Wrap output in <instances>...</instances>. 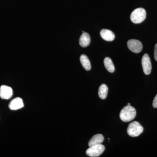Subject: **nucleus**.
<instances>
[{"mask_svg":"<svg viewBox=\"0 0 157 157\" xmlns=\"http://www.w3.org/2000/svg\"><path fill=\"white\" fill-rule=\"evenodd\" d=\"M136 116V110L131 105H127L123 108L120 113V117L124 122H129L133 120Z\"/></svg>","mask_w":157,"mask_h":157,"instance_id":"f257e3e1","label":"nucleus"},{"mask_svg":"<svg viewBox=\"0 0 157 157\" xmlns=\"http://www.w3.org/2000/svg\"><path fill=\"white\" fill-rule=\"evenodd\" d=\"M146 17V12L143 8H138L135 9L131 14V18L132 22L135 24H139L143 22Z\"/></svg>","mask_w":157,"mask_h":157,"instance_id":"f03ea898","label":"nucleus"},{"mask_svg":"<svg viewBox=\"0 0 157 157\" xmlns=\"http://www.w3.org/2000/svg\"><path fill=\"white\" fill-rule=\"evenodd\" d=\"M143 127L137 121H134L129 124L127 132L129 136L136 137L139 136L143 132Z\"/></svg>","mask_w":157,"mask_h":157,"instance_id":"7ed1b4c3","label":"nucleus"},{"mask_svg":"<svg viewBox=\"0 0 157 157\" xmlns=\"http://www.w3.org/2000/svg\"><path fill=\"white\" fill-rule=\"evenodd\" d=\"M105 147L102 144H98L90 147L86 151V155L89 157H97L101 155L105 150Z\"/></svg>","mask_w":157,"mask_h":157,"instance_id":"20e7f679","label":"nucleus"},{"mask_svg":"<svg viewBox=\"0 0 157 157\" xmlns=\"http://www.w3.org/2000/svg\"><path fill=\"white\" fill-rule=\"evenodd\" d=\"M127 45L129 49L134 53H139L143 48V45L141 42L136 39L129 40Z\"/></svg>","mask_w":157,"mask_h":157,"instance_id":"39448f33","label":"nucleus"},{"mask_svg":"<svg viewBox=\"0 0 157 157\" xmlns=\"http://www.w3.org/2000/svg\"><path fill=\"white\" fill-rule=\"evenodd\" d=\"M144 72L146 75H149L151 73L152 66L150 58L147 54H145L142 57L141 60Z\"/></svg>","mask_w":157,"mask_h":157,"instance_id":"423d86ee","label":"nucleus"},{"mask_svg":"<svg viewBox=\"0 0 157 157\" xmlns=\"http://www.w3.org/2000/svg\"><path fill=\"white\" fill-rule=\"evenodd\" d=\"M13 90L10 86L2 85L0 87V98L4 100H9L13 95Z\"/></svg>","mask_w":157,"mask_h":157,"instance_id":"0eeeda50","label":"nucleus"},{"mask_svg":"<svg viewBox=\"0 0 157 157\" xmlns=\"http://www.w3.org/2000/svg\"><path fill=\"white\" fill-rule=\"evenodd\" d=\"M9 109L12 110H16L21 109L24 107L23 101L21 98H14L9 103Z\"/></svg>","mask_w":157,"mask_h":157,"instance_id":"6e6552de","label":"nucleus"},{"mask_svg":"<svg viewBox=\"0 0 157 157\" xmlns=\"http://www.w3.org/2000/svg\"><path fill=\"white\" fill-rule=\"evenodd\" d=\"M101 37L102 39L105 41H113L115 38V35L113 32L109 30L103 29L101 31L100 33Z\"/></svg>","mask_w":157,"mask_h":157,"instance_id":"1a4fd4ad","label":"nucleus"},{"mask_svg":"<svg viewBox=\"0 0 157 157\" xmlns=\"http://www.w3.org/2000/svg\"><path fill=\"white\" fill-rule=\"evenodd\" d=\"M104 140V136L101 134H97L94 135L89 141V146L91 147L101 144Z\"/></svg>","mask_w":157,"mask_h":157,"instance_id":"9d476101","label":"nucleus"},{"mask_svg":"<svg viewBox=\"0 0 157 157\" xmlns=\"http://www.w3.org/2000/svg\"><path fill=\"white\" fill-rule=\"evenodd\" d=\"M90 41L89 34L86 33H82L79 39V45L82 47H87L90 45Z\"/></svg>","mask_w":157,"mask_h":157,"instance_id":"9b49d317","label":"nucleus"},{"mask_svg":"<svg viewBox=\"0 0 157 157\" xmlns=\"http://www.w3.org/2000/svg\"><path fill=\"white\" fill-rule=\"evenodd\" d=\"M80 61L83 67L87 71H89L91 69L90 62L88 57L85 55H82L80 57Z\"/></svg>","mask_w":157,"mask_h":157,"instance_id":"f8f14e48","label":"nucleus"},{"mask_svg":"<svg viewBox=\"0 0 157 157\" xmlns=\"http://www.w3.org/2000/svg\"><path fill=\"white\" fill-rule=\"evenodd\" d=\"M108 92V88L107 86L105 84L101 85L99 87V90H98L99 97L103 100L106 99L107 97Z\"/></svg>","mask_w":157,"mask_h":157,"instance_id":"ddd939ff","label":"nucleus"},{"mask_svg":"<svg viewBox=\"0 0 157 157\" xmlns=\"http://www.w3.org/2000/svg\"><path fill=\"white\" fill-rule=\"evenodd\" d=\"M104 65L105 68L108 72L113 73L115 70V67L112 60L109 57L105 58L104 59Z\"/></svg>","mask_w":157,"mask_h":157,"instance_id":"4468645a","label":"nucleus"},{"mask_svg":"<svg viewBox=\"0 0 157 157\" xmlns=\"http://www.w3.org/2000/svg\"><path fill=\"white\" fill-rule=\"evenodd\" d=\"M153 107L154 108H157V94L154 99L153 102Z\"/></svg>","mask_w":157,"mask_h":157,"instance_id":"2eb2a0df","label":"nucleus"},{"mask_svg":"<svg viewBox=\"0 0 157 157\" xmlns=\"http://www.w3.org/2000/svg\"><path fill=\"white\" fill-rule=\"evenodd\" d=\"M154 57L155 59L157 61V44L155 45L154 50Z\"/></svg>","mask_w":157,"mask_h":157,"instance_id":"dca6fc26","label":"nucleus"},{"mask_svg":"<svg viewBox=\"0 0 157 157\" xmlns=\"http://www.w3.org/2000/svg\"><path fill=\"white\" fill-rule=\"evenodd\" d=\"M127 105H131V104H130V103H128Z\"/></svg>","mask_w":157,"mask_h":157,"instance_id":"f3484780","label":"nucleus"}]
</instances>
